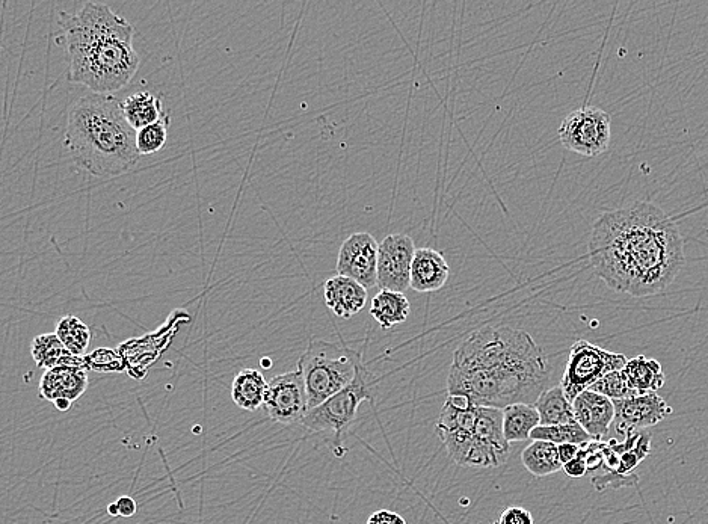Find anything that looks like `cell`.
<instances>
[{
    "label": "cell",
    "mask_w": 708,
    "mask_h": 524,
    "mask_svg": "<svg viewBox=\"0 0 708 524\" xmlns=\"http://www.w3.org/2000/svg\"><path fill=\"white\" fill-rule=\"evenodd\" d=\"M589 260L610 289L635 298L665 290L686 262L677 224L644 201L603 213L595 221Z\"/></svg>",
    "instance_id": "obj_1"
},
{
    "label": "cell",
    "mask_w": 708,
    "mask_h": 524,
    "mask_svg": "<svg viewBox=\"0 0 708 524\" xmlns=\"http://www.w3.org/2000/svg\"><path fill=\"white\" fill-rule=\"evenodd\" d=\"M550 380V361L529 333L505 325L484 327L456 348L447 396L505 410L515 404H536Z\"/></svg>",
    "instance_id": "obj_2"
},
{
    "label": "cell",
    "mask_w": 708,
    "mask_h": 524,
    "mask_svg": "<svg viewBox=\"0 0 708 524\" xmlns=\"http://www.w3.org/2000/svg\"><path fill=\"white\" fill-rule=\"evenodd\" d=\"M59 28L70 58L71 82L91 93L112 94L135 78L141 62L133 49L135 28L109 5L88 2L76 14L62 11Z\"/></svg>",
    "instance_id": "obj_3"
},
{
    "label": "cell",
    "mask_w": 708,
    "mask_h": 524,
    "mask_svg": "<svg viewBox=\"0 0 708 524\" xmlns=\"http://www.w3.org/2000/svg\"><path fill=\"white\" fill-rule=\"evenodd\" d=\"M136 133L121 102L111 94L90 93L68 111L65 147L74 164L93 176H120L141 159Z\"/></svg>",
    "instance_id": "obj_4"
},
{
    "label": "cell",
    "mask_w": 708,
    "mask_h": 524,
    "mask_svg": "<svg viewBox=\"0 0 708 524\" xmlns=\"http://www.w3.org/2000/svg\"><path fill=\"white\" fill-rule=\"evenodd\" d=\"M435 429L456 466L494 469L511 457V443L503 432V410L478 407L462 396H447Z\"/></svg>",
    "instance_id": "obj_5"
},
{
    "label": "cell",
    "mask_w": 708,
    "mask_h": 524,
    "mask_svg": "<svg viewBox=\"0 0 708 524\" xmlns=\"http://www.w3.org/2000/svg\"><path fill=\"white\" fill-rule=\"evenodd\" d=\"M361 361L363 352L354 351L343 342L311 339L298 363L307 387L308 411L346 389L354 381Z\"/></svg>",
    "instance_id": "obj_6"
},
{
    "label": "cell",
    "mask_w": 708,
    "mask_h": 524,
    "mask_svg": "<svg viewBox=\"0 0 708 524\" xmlns=\"http://www.w3.org/2000/svg\"><path fill=\"white\" fill-rule=\"evenodd\" d=\"M376 378L366 363L361 361L354 381L342 392L305 414L301 425L311 432H331L334 435L333 449L342 457L343 441L357 419L358 408L364 401H373Z\"/></svg>",
    "instance_id": "obj_7"
},
{
    "label": "cell",
    "mask_w": 708,
    "mask_h": 524,
    "mask_svg": "<svg viewBox=\"0 0 708 524\" xmlns=\"http://www.w3.org/2000/svg\"><path fill=\"white\" fill-rule=\"evenodd\" d=\"M627 357L606 351L588 340H577L570 349L567 367L562 377L561 387L568 401L573 402L580 393L591 389L607 373L622 370Z\"/></svg>",
    "instance_id": "obj_8"
},
{
    "label": "cell",
    "mask_w": 708,
    "mask_h": 524,
    "mask_svg": "<svg viewBox=\"0 0 708 524\" xmlns=\"http://www.w3.org/2000/svg\"><path fill=\"white\" fill-rule=\"evenodd\" d=\"M558 133L567 150L586 158H597L609 148L612 121L603 109L585 106L568 114Z\"/></svg>",
    "instance_id": "obj_9"
},
{
    "label": "cell",
    "mask_w": 708,
    "mask_h": 524,
    "mask_svg": "<svg viewBox=\"0 0 708 524\" xmlns=\"http://www.w3.org/2000/svg\"><path fill=\"white\" fill-rule=\"evenodd\" d=\"M263 410L281 425L299 423L308 413V395L301 370L283 373L269 381Z\"/></svg>",
    "instance_id": "obj_10"
},
{
    "label": "cell",
    "mask_w": 708,
    "mask_h": 524,
    "mask_svg": "<svg viewBox=\"0 0 708 524\" xmlns=\"http://www.w3.org/2000/svg\"><path fill=\"white\" fill-rule=\"evenodd\" d=\"M416 251L410 236L404 233L387 236L379 244L378 286L395 292L407 290Z\"/></svg>",
    "instance_id": "obj_11"
},
{
    "label": "cell",
    "mask_w": 708,
    "mask_h": 524,
    "mask_svg": "<svg viewBox=\"0 0 708 524\" xmlns=\"http://www.w3.org/2000/svg\"><path fill=\"white\" fill-rule=\"evenodd\" d=\"M378 256L379 244L370 233H354L340 247L337 272L372 289L378 286Z\"/></svg>",
    "instance_id": "obj_12"
},
{
    "label": "cell",
    "mask_w": 708,
    "mask_h": 524,
    "mask_svg": "<svg viewBox=\"0 0 708 524\" xmlns=\"http://www.w3.org/2000/svg\"><path fill=\"white\" fill-rule=\"evenodd\" d=\"M613 405H615V422L613 423H615L616 431L625 437L633 432L656 426L657 423L671 416L674 411L657 393L613 401Z\"/></svg>",
    "instance_id": "obj_13"
},
{
    "label": "cell",
    "mask_w": 708,
    "mask_h": 524,
    "mask_svg": "<svg viewBox=\"0 0 708 524\" xmlns=\"http://www.w3.org/2000/svg\"><path fill=\"white\" fill-rule=\"evenodd\" d=\"M577 423L594 441H603L615 422V405L606 396L586 390L573 401Z\"/></svg>",
    "instance_id": "obj_14"
},
{
    "label": "cell",
    "mask_w": 708,
    "mask_h": 524,
    "mask_svg": "<svg viewBox=\"0 0 708 524\" xmlns=\"http://www.w3.org/2000/svg\"><path fill=\"white\" fill-rule=\"evenodd\" d=\"M88 389L85 367L58 366L46 370L40 381V396L46 401L76 402Z\"/></svg>",
    "instance_id": "obj_15"
},
{
    "label": "cell",
    "mask_w": 708,
    "mask_h": 524,
    "mask_svg": "<svg viewBox=\"0 0 708 524\" xmlns=\"http://www.w3.org/2000/svg\"><path fill=\"white\" fill-rule=\"evenodd\" d=\"M325 303L328 309L342 319H351L367 303V289L352 278L337 274L325 281Z\"/></svg>",
    "instance_id": "obj_16"
},
{
    "label": "cell",
    "mask_w": 708,
    "mask_h": 524,
    "mask_svg": "<svg viewBox=\"0 0 708 524\" xmlns=\"http://www.w3.org/2000/svg\"><path fill=\"white\" fill-rule=\"evenodd\" d=\"M450 266L440 251L419 248L411 268V289L420 293L437 292L446 286Z\"/></svg>",
    "instance_id": "obj_17"
},
{
    "label": "cell",
    "mask_w": 708,
    "mask_h": 524,
    "mask_svg": "<svg viewBox=\"0 0 708 524\" xmlns=\"http://www.w3.org/2000/svg\"><path fill=\"white\" fill-rule=\"evenodd\" d=\"M622 373L627 378L630 389L638 396L657 393V390L662 389L666 383L662 364L653 358L645 357V355L628 360Z\"/></svg>",
    "instance_id": "obj_18"
},
{
    "label": "cell",
    "mask_w": 708,
    "mask_h": 524,
    "mask_svg": "<svg viewBox=\"0 0 708 524\" xmlns=\"http://www.w3.org/2000/svg\"><path fill=\"white\" fill-rule=\"evenodd\" d=\"M268 386V381L259 370L242 369L231 384V399L241 410L254 413L263 408Z\"/></svg>",
    "instance_id": "obj_19"
},
{
    "label": "cell",
    "mask_w": 708,
    "mask_h": 524,
    "mask_svg": "<svg viewBox=\"0 0 708 524\" xmlns=\"http://www.w3.org/2000/svg\"><path fill=\"white\" fill-rule=\"evenodd\" d=\"M32 358L41 369H53L58 366L85 367V358L74 357L55 333L41 334L32 340Z\"/></svg>",
    "instance_id": "obj_20"
},
{
    "label": "cell",
    "mask_w": 708,
    "mask_h": 524,
    "mask_svg": "<svg viewBox=\"0 0 708 524\" xmlns=\"http://www.w3.org/2000/svg\"><path fill=\"white\" fill-rule=\"evenodd\" d=\"M370 315L382 330L404 324L410 316V301L404 292L381 289L373 298Z\"/></svg>",
    "instance_id": "obj_21"
},
{
    "label": "cell",
    "mask_w": 708,
    "mask_h": 524,
    "mask_svg": "<svg viewBox=\"0 0 708 524\" xmlns=\"http://www.w3.org/2000/svg\"><path fill=\"white\" fill-rule=\"evenodd\" d=\"M121 106H123L127 121L136 132L161 121L167 114L162 106L161 97L154 96L148 91L132 94L124 102H121Z\"/></svg>",
    "instance_id": "obj_22"
},
{
    "label": "cell",
    "mask_w": 708,
    "mask_h": 524,
    "mask_svg": "<svg viewBox=\"0 0 708 524\" xmlns=\"http://www.w3.org/2000/svg\"><path fill=\"white\" fill-rule=\"evenodd\" d=\"M521 463L530 475L536 478L555 475L564 469V464L559 460L558 446L548 441L533 440L521 452Z\"/></svg>",
    "instance_id": "obj_23"
},
{
    "label": "cell",
    "mask_w": 708,
    "mask_h": 524,
    "mask_svg": "<svg viewBox=\"0 0 708 524\" xmlns=\"http://www.w3.org/2000/svg\"><path fill=\"white\" fill-rule=\"evenodd\" d=\"M539 425L541 417L535 404H515L503 410V432L509 443L529 440Z\"/></svg>",
    "instance_id": "obj_24"
},
{
    "label": "cell",
    "mask_w": 708,
    "mask_h": 524,
    "mask_svg": "<svg viewBox=\"0 0 708 524\" xmlns=\"http://www.w3.org/2000/svg\"><path fill=\"white\" fill-rule=\"evenodd\" d=\"M542 426L568 425L577 423L573 402L568 401L561 384L545 390L535 404Z\"/></svg>",
    "instance_id": "obj_25"
},
{
    "label": "cell",
    "mask_w": 708,
    "mask_h": 524,
    "mask_svg": "<svg viewBox=\"0 0 708 524\" xmlns=\"http://www.w3.org/2000/svg\"><path fill=\"white\" fill-rule=\"evenodd\" d=\"M55 334L74 357H82L90 346V328L76 316L67 315L59 319Z\"/></svg>",
    "instance_id": "obj_26"
},
{
    "label": "cell",
    "mask_w": 708,
    "mask_h": 524,
    "mask_svg": "<svg viewBox=\"0 0 708 524\" xmlns=\"http://www.w3.org/2000/svg\"><path fill=\"white\" fill-rule=\"evenodd\" d=\"M530 438L532 440L548 441V443L556 444V446H561V444H579V446H582V444L592 441L591 435L579 423L553 426L539 425L532 432V437Z\"/></svg>",
    "instance_id": "obj_27"
},
{
    "label": "cell",
    "mask_w": 708,
    "mask_h": 524,
    "mask_svg": "<svg viewBox=\"0 0 708 524\" xmlns=\"http://www.w3.org/2000/svg\"><path fill=\"white\" fill-rule=\"evenodd\" d=\"M170 123V114H165L161 121L138 130V133H136V147H138L139 155L150 156L161 152L162 148L167 144Z\"/></svg>",
    "instance_id": "obj_28"
},
{
    "label": "cell",
    "mask_w": 708,
    "mask_h": 524,
    "mask_svg": "<svg viewBox=\"0 0 708 524\" xmlns=\"http://www.w3.org/2000/svg\"><path fill=\"white\" fill-rule=\"evenodd\" d=\"M589 390L598 393V395L606 396L610 401H622V399L635 398V396H638L630 389V386H628L627 378H625L622 370L607 373L606 377L597 381Z\"/></svg>",
    "instance_id": "obj_29"
},
{
    "label": "cell",
    "mask_w": 708,
    "mask_h": 524,
    "mask_svg": "<svg viewBox=\"0 0 708 524\" xmlns=\"http://www.w3.org/2000/svg\"><path fill=\"white\" fill-rule=\"evenodd\" d=\"M639 482V478L636 475L632 476H618L615 473H604V475L594 476L592 478V484L597 488L598 491L607 490V488H622V487H632Z\"/></svg>",
    "instance_id": "obj_30"
},
{
    "label": "cell",
    "mask_w": 708,
    "mask_h": 524,
    "mask_svg": "<svg viewBox=\"0 0 708 524\" xmlns=\"http://www.w3.org/2000/svg\"><path fill=\"white\" fill-rule=\"evenodd\" d=\"M499 524H535V520L532 512L527 509L521 506H509L500 517Z\"/></svg>",
    "instance_id": "obj_31"
},
{
    "label": "cell",
    "mask_w": 708,
    "mask_h": 524,
    "mask_svg": "<svg viewBox=\"0 0 708 524\" xmlns=\"http://www.w3.org/2000/svg\"><path fill=\"white\" fill-rule=\"evenodd\" d=\"M366 524H407V521L396 512L388 511V509H379V511L370 515Z\"/></svg>",
    "instance_id": "obj_32"
},
{
    "label": "cell",
    "mask_w": 708,
    "mask_h": 524,
    "mask_svg": "<svg viewBox=\"0 0 708 524\" xmlns=\"http://www.w3.org/2000/svg\"><path fill=\"white\" fill-rule=\"evenodd\" d=\"M565 473L571 478H583L588 473V466L582 457H577L576 460H571L570 463L564 464Z\"/></svg>",
    "instance_id": "obj_33"
},
{
    "label": "cell",
    "mask_w": 708,
    "mask_h": 524,
    "mask_svg": "<svg viewBox=\"0 0 708 524\" xmlns=\"http://www.w3.org/2000/svg\"><path fill=\"white\" fill-rule=\"evenodd\" d=\"M582 446H579V444H561V446H558L559 460H561V463L567 464L570 463L571 460H576V458L579 457Z\"/></svg>",
    "instance_id": "obj_34"
},
{
    "label": "cell",
    "mask_w": 708,
    "mask_h": 524,
    "mask_svg": "<svg viewBox=\"0 0 708 524\" xmlns=\"http://www.w3.org/2000/svg\"><path fill=\"white\" fill-rule=\"evenodd\" d=\"M115 503H117L121 517H133L136 511H138V505H136L135 499H132L130 496H121Z\"/></svg>",
    "instance_id": "obj_35"
},
{
    "label": "cell",
    "mask_w": 708,
    "mask_h": 524,
    "mask_svg": "<svg viewBox=\"0 0 708 524\" xmlns=\"http://www.w3.org/2000/svg\"><path fill=\"white\" fill-rule=\"evenodd\" d=\"M71 405H73V402L65 401V399L55 402V407L58 408V411H62V413H67V411L70 410Z\"/></svg>",
    "instance_id": "obj_36"
},
{
    "label": "cell",
    "mask_w": 708,
    "mask_h": 524,
    "mask_svg": "<svg viewBox=\"0 0 708 524\" xmlns=\"http://www.w3.org/2000/svg\"><path fill=\"white\" fill-rule=\"evenodd\" d=\"M108 514L112 515V517H118V515H120V511H118L117 503L114 502L108 506Z\"/></svg>",
    "instance_id": "obj_37"
},
{
    "label": "cell",
    "mask_w": 708,
    "mask_h": 524,
    "mask_svg": "<svg viewBox=\"0 0 708 524\" xmlns=\"http://www.w3.org/2000/svg\"><path fill=\"white\" fill-rule=\"evenodd\" d=\"M496 524H499V523H496Z\"/></svg>",
    "instance_id": "obj_38"
}]
</instances>
